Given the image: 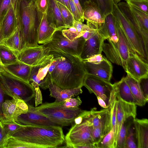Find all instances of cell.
Listing matches in <instances>:
<instances>
[{
  "instance_id": "6da1fadb",
  "label": "cell",
  "mask_w": 148,
  "mask_h": 148,
  "mask_svg": "<svg viewBox=\"0 0 148 148\" xmlns=\"http://www.w3.org/2000/svg\"><path fill=\"white\" fill-rule=\"evenodd\" d=\"M52 51L60 57L57 64L50 74L53 82L62 89L82 87L86 74L83 60L76 56Z\"/></svg>"
},
{
  "instance_id": "7a4b0ae2",
  "label": "cell",
  "mask_w": 148,
  "mask_h": 148,
  "mask_svg": "<svg viewBox=\"0 0 148 148\" xmlns=\"http://www.w3.org/2000/svg\"><path fill=\"white\" fill-rule=\"evenodd\" d=\"M30 144L33 148H56L64 141L59 125H24L12 136Z\"/></svg>"
},
{
  "instance_id": "3957f363",
  "label": "cell",
  "mask_w": 148,
  "mask_h": 148,
  "mask_svg": "<svg viewBox=\"0 0 148 148\" xmlns=\"http://www.w3.org/2000/svg\"><path fill=\"white\" fill-rule=\"evenodd\" d=\"M35 1L28 3L21 1L16 10L18 25L22 35L23 50L39 46L38 42L39 19Z\"/></svg>"
},
{
  "instance_id": "277c9868",
  "label": "cell",
  "mask_w": 148,
  "mask_h": 148,
  "mask_svg": "<svg viewBox=\"0 0 148 148\" xmlns=\"http://www.w3.org/2000/svg\"><path fill=\"white\" fill-rule=\"evenodd\" d=\"M27 105L33 111L46 117L56 125L63 126L72 124L84 110L79 107H65L62 102L45 103L35 107Z\"/></svg>"
},
{
  "instance_id": "5b68a950",
  "label": "cell",
  "mask_w": 148,
  "mask_h": 148,
  "mask_svg": "<svg viewBox=\"0 0 148 148\" xmlns=\"http://www.w3.org/2000/svg\"><path fill=\"white\" fill-rule=\"evenodd\" d=\"M115 27L118 38L117 42L115 43L108 41V43L104 42L102 46V51L112 62L121 66L125 70L126 62L130 53L134 51L123 30L116 20Z\"/></svg>"
},
{
  "instance_id": "8992f818",
  "label": "cell",
  "mask_w": 148,
  "mask_h": 148,
  "mask_svg": "<svg viewBox=\"0 0 148 148\" xmlns=\"http://www.w3.org/2000/svg\"><path fill=\"white\" fill-rule=\"evenodd\" d=\"M0 84L4 94L12 98L17 96L27 103L35 96L34 88L30 83L16 78L5 71L0 73Z\"/></svg>"
},
{
  "instance_id": "52a82bcc",
  "label": "cell",
  "mask_w": 148,
  "mask_h": 148,
  "mask_svg": "<svg viewBox=\"0 0 148 148\" xmlns=\"http://www.w3.org/2000/svg\"><path fill=\"white\" fill-rule=\"evenodd\" d=\"M112 13L123 30L133 51L142 59L147 62L140 38L115 3Z\"/></svg>"
},
{
  "instance_id": "ba28073f",
  "label": "cell",
  "mask_w": 148,
  "mask_h": 148,
  "mask_svg": "<svg viewBox=\"0 0 148 148\" xmlns=\"http://www.w3.org/2000/svg\"><path fill=\"white\" fill-rule=\"evenodd\" d=\"M83 86L90 93H94L101 98L105 102L107 107H110L115 98L113 84L98 77L86 74Z\"/></svg>"
},
{
  "instance_id": "9c48e42d",
  "label": "cell",
  "mask_w": 148,
  "mask_h": 148,
  "mask_svg": "<svg viewBox=\"0 0 148 148\" xmlns=\"http://www.w3.org/2000/svg\"><path fill=\"white\" fill-rule=\"evenodd\" d=\"M85 41L82 36L70 40L63 35L62 30H57L51 40L42 45L49 47L50 50L62 51L80 57Z\"/></svg>"
},
{
  "instance_id": "30bf717a",
  "label": "cell",
  "mask_w": 148,
  "mask_h": 148,
  "mask_svg": "<svg viewBox=\"0 0 148 148\" xmlns=\"http://www.w3.org/2000/svg\"><path fill=\"white\" fill-rule=\"evenodd\" d=\"M91 118L80 124H75L72 125L64 137L66 147L73 148L77 145L95 144L92 136Z\"/></svg>"
},
{
  "instance_id": "8fae6325",
  "label": "cell",
  "mask_w": 148,
  "mask_h": 148,
  "mask_svg": "<svg viewBox=\"0 0 148 148\" xmlns=\"http://www.w3.org/2000/svg\"><path fill=\"white\" fill-rule=\"evenodd\" d=\"M54 60V56L49 54L45 56L36 65L32 66L29 77V82L34 90H46L51 81L49 69Z\"/></svg>"
},
{
  "instance_id": "7c38bea8",
  "label": "cell",
  "mask_w": 148,
  "mask_h": 148,
  "mask_svg": "<svg viewBox=\"0 0 148 148\" xmlns=\"http://www.w3.org/2000/svg\"><path fill=\"white\" fill-rule=\"evenodd\" d=\"M127 74L138 81L148 77V64L135 52H131L127 60L125 70Z\"/></svg>"
},
{
  "instance_id": "4fadbf2b",
  "label": "cell",
  "mask_w": 148,
  "mask_h": 148,
  "mask_svg": "<svg viewBox=\"0 0 148 148\" xmlns=\"http://www.w3.org/2000/svg\"><path fill=\"white\" fill-rule=\"evenodd\" d=\"M117 6L130 23L134 28L142 41L146 57L148 59V31L146 30L130 9L129 5L120 2Z\"/></svg>"
},
{
  "instance_id": "5bb4252c",
  "label": "cell",
  "mask_w": 148,
  "mask_h": 148,
  "mask_svg": "<svg viewBox=\"0 0 148 148\" xmlns=\"http://www.w3.org/2000/svg\"><path fill=\"white\" fill-rule=\"evenodd\" d=\"M2 108L4 118L16 121L20 115L27 112L28 106L20 97L14 96L12 99L4 101Z\"/></svg>"
},
{
  "instance_id": "9a60e30c",
  "label": "cell",
  "mask_w": 148,
  "mask_h": 148,
  "mask_svg": "<svg viewBox=\"0 0 148 148\" xmlns=\"http://www.w3.org/2000/svg\"><path fill=\"white\" fill-rule=\"evenodd\" d=\"M83 61L86 74L110 82L112 76L113 66L111 63L105 57L103 56L101 60L97 62Z\"/></svg>"
},
{
  "instance_id": "2e32d148",
  "label": "cell",
  "mask_w": 148,
  "mask_h": 148,
  "mask_svg": "<svg viewBox=\"0 0 148 148\" xmlns=\"http://www.w3.org/2000/svg\"><path fill=\"white\" fill-rule=\"evenodd\" d=\"M84 18L87 25L95 30H98L104 22L105 17L94 3L91 1L85 2L82 6Z\"/></svg>"
},
{
  "instance_id": "e0dca14e",
  "label": "cell",
  "mask_w": 148,
  "mask_h": 148,
  "mask_svg": "<svg viewBox=\"0 0 148 148\" xmlns=\"http://www.w3.org/2000/svg\"><path fill=\"white\" fill-rule=\"evenodd\" d=\"M50 51L49 47L42 45L26 48L17 56L19 61L32 66L37 65Z\"/></svg>"
},
{
  "instance_id": "ac0fdd59",
  "label": "cell",
  "mask_w": 148,
  "mask_h": 148,
  "mask_svg": "<svg viewBox=\"0 0 148 148\" xmlns=\"http://www.w3.org/2000/svg\"><path fill=\"white\" fill-rule=\"evenodd\" d=\"M116 97L117 104L114 148H116L117 138L123 120L130 116L136 117V104L126 102Z\"/></svg>"
},
{
  "instance_id": "d6986e66",
  "label": "cell",
  "mask_w": 148,
  "mask_h": 148,
  "mask_svg": "<svg viewBox=\"0 0 148 148\" xmlns=\"http://www.w3.org/2000/svg\"><path fill=\"white\" fill-rule=\"evenodd\" d=\"M105 40L97 31L93 35L86 40L80 58L82 60H84L94 56L101 54L103 44Z\"/></svg>"
},
{
  "instance_id": "ffe728a7",
  "label": "cell",
  "mask_w": 148,
  "mask_h": 148,
  "mask_svg": "<svg viewBox=\"0 0 148 148\" xmlns=\"http://www.w3.org/2000/svg\"><path fill=\"white\" fill-rule=\"evenodd\" d=\"M15 6V5H12L0 21L1 41L11 36L18 26Z\"/></svg>"
},
{
  "instance_id": "44dd1931",
  "label": "cell",
  "mask_w": 148,
  "mask_h": 148,
  "mask_svg": "<svg viewBox=\"0 0 148 148\" xmlns=\"http://www.w3.org/2000/svg\"><path fill=\"white\" fill-rule=\"evenodd\" d=\"M38 12L39 19L38 42L44 44L51 40L54 33L58 30L55 26L48 23L47 13L41 14Z\"/></svg>"
},
{
  "instance_id": "7402d4cb",
  "label": "cell",
  "mask_w": 148,
  "mask_h": 148,
  "mask_svg": "<svg viewBox=\"0 0 148 148\" xmlns=\"http://www.w3.org/2000/svg\"><path fill=\"white\" fill-rule=\"evenodd\" d=\"M16 121L23 125H58L46 117L33 111L29 107L27 112L20 115Z\"/></svg>"
},
{
  "instance_id": "603a6c76",
  "label": "cell",
  "mask_w": 148,
  "mask_h": 148,
  "mask_svg": "<svg viewBox=\"0 0 148 148\" xmlns=\"http://www.w3.org/2000/svg\"><path fill=\"white\" fill-rule=\"evenodd\" d=\"M133 125L137 148H148V120L135 118Z\"/></svg>"
},
{
  "instance_id": "cb8c5ba5",
  "label": "cell",
  "mask_w": 148,
  "mask_h": 148,
  "mask_svg": "<svg viewBox=\"0 0 148 148\" xmlns=\"http://www.w3.org/2000/svg\"><path fill=\"white\" fill-rule=\"evenodd\" d=\"M82 87L62 89L57 86L51 81L48 85L50 91V96L55 99V101L61 102L72 97L76 96L82 92Z\"/></svg>"
},
{
  "instance_id": "d4e9b609",
  "label": "cell",
  "mask_w": 148,
  "mask_h": 148,
  "mask_svg": "<svg viewBox=\"0 0 148 148\" xmlns=\"http://www.w3.org/2000/svg\"><path fill=\"white\" fill-rule=\"evenodd\" d=\"M116 19L112 13L105 17L104 22L98 30V33L108 41L117 42L118 38L115 27Z\"/></svg>"
},
{
  "instance_id": "484cf974",
  "label": "cell",
  "mask_w": 148,
  "mask_h": 148,
  "mask_svg": "<svg viewBox=\"0 0 148 148\" xmlns=\"http://www.w3.org/2000/svg\"><path fill=\"white\" fill-rule=\"evenodd\" d=\"M46 16L49 23L55 26L58 30L67 29L64 23L56 0H49Z\"/></svg>"
},
{
  "instance_id": "4316f807",
  "label": "cell",
  "mask_w": 148,
  "mask_h": 148,
  "mask_svg": "<svg viewBox=\"0 0 148 148\" xmlns=\"http://www.w3.org/2000/svg\"><path fill=\"white\" fill-rule=\"evenodd\" d=\"M5 71L12 76L28 83L32 66L19 61L4 66Z\"/></svg>"
},
{
  "instance_id": "83f0119b",
  "label": "cell",
  "mask_w": 148,
  "mask_h": 148,
  "mask_svg": "<svg viewBox=\"0 0 148 148\" xmlns=\"http://www.w3.org/2000/svg\"><path fill=\"white\" fill-rule=\"evenodd\" d=\"M116 97L126 102L137 105L136 102L127 83L125 77L113 84Z\"/></svg>"
},
{
  "instance_id": "f1b7e54d",
  "label": "cell",
  "mask_w": 148,
  "mask_h": 148,
  "mask_svg": "<svg viewBox=\"0 0 148 148\" xmlns=\"http://www.w3.org/2000/svg\"><path fill=\"white\" fill-rule=\"evenodd\" d=\"M13 51L17 56L23 49L22 35L18 26L14 33L8 38L3 40L0 43Z\"/></svg>"
},
{
  "instance_id": "f546056e",
  "label": "cell",
  "mask_w": 148,
  "mask_h": 148,
  "mask_svg": "<svg viewBox=\"0 0 148 148\" xmlns=\"http://www.w3.org/2000/svg\"><path fill=\"white\" fill-rule=\"evenodd\" d=\"M91 122L93 128L100 125L109 126L112 127L110 106L100 111H97L95 108L91 118Z\"/></svg>"
},
{
  "instance_id": "4dcf8cb0",
  "label": "cell",
  "mask_w": 148,
  "mask_h": 148,
  "mask_svg": "<svg viewBox=\"0 0 148 148\" xmlns=\"http://www.w3.org/2000/svg\"><path fill=\"white\" fill-rule=\"evenodd\" d=\"M137 105L143 106L148 101V99L144 97L141 90L138 81L130 76L128 74L125 77Z\"/></svg>"
},
{
  "instance_id": "1f68e13d",
  "label": "cell",
  "mask_w": 148,
  "mask_h": 148,
  "mask_svg": "<svg viewBox=\"0 0 148 148\" xmlns=\"http://www.w3.org/2000/svg\"><path fill=\"white\" fill-rule=\"evenodd\" d=\"M135 118L134 116H130L123 121L117 138L116 148H125L126 138L129 129Z\"/></svg>"
},
{
  "instance_id": "d6a6232c",
  "label": "cell",
  "mask_w": 148,
  "mask_h": 148,
  "mask_svg": "<svg viewBox=\"0 0 148 148\" xmlns=\"http://www.w3.org/2000/svg\"><path fill=\"white\" fill-rule=\"evenodd\" d=\"M0 61L5 66L14 63L18 60L13 51L5 46L0 45Z\"/></svg>"
},
{
  "instance_id": "836d02e7",
  "label": "cell",
  "mask_w": 148,
  "mask_h": 148,
  "mask_svg": "<svg viewBox=\"0 0 148 148\" xmlns=\"http://www.w3.org/2000/svg\"><path fill=\"white\" fill-rule=\"evenodd\" d=\"M82 6L84 3L90 1L95 3L98 6L103 15L105 17L112 13L113 8L114 2L113 0H79Z\"/></svg>"
},
{
  "instance_id": "e575fe53",
  "label": "cell",
  "mask_w": 148,
  "mask_h": 148,
  "mask_svg": "<svg viewBox=\"0 0 148 148\" xmlns=\"http://www.w3.org/2000/svg\"><path fill=\"white\" fill-rule=\"evenodd\" d=\"M116 126H114L110 131L97 144V148H114Z\"/></svg>"
},
{
  "instance_id": "d590c367",
  "label": "cell",
  "mask_w": 148,
  "mask_h": 148,
  "mask_svg": "<svg viewBox=\"0 0 148 148\" xmlns=\"http://www.w3.org/2000/svg\"><path fill=\"white\" fill-rule=\"evenodd\" d=\"M0 121L2 123L4 131L9 137L12 136L17 130L24 126L16 121L4 118Z\"/></svg>"
},
{
  "instance_id": "8d00e7d4",
  "label": "cell",
  "mask_w": 148,
  "mask_h": 148,
  "mask_svg": "<svg viewBox=\"0 0 148 148\" xmlns=\"http://www.w3.org/2000/svg\"><path fill=\"white\" fill-rule=\"evenodd\" d=\"M111 129V126L106 125H100L92 127V136L94 143H98Z\"/></svg>"
},
{
  "instance_id": "74e56055",
  "label": "cell",
  "mask_w": 148,
  "mask_h": 148,
  "mask_svg": "<svg viewBox=\"0 0 148 148\" xmlns=\"http://www.w3.org/2000/svg\"><path fill=\"white\" fill-rule=\"evenodd\" d=\"M57 3L60 10L64 23L67 28L72 26L74 18L72 13L68 8L59 2Z\"/></svg>"
},
{
  "instance_id": "f35d334b",
  "label": "cell",
  "mask_w": 148,
  "mask_h": 148,
  "mask_svg": "<svg viewBox=\"0 0 148 148\" xmlns=\"http://www.w3.org/2000/svg\"><path fill=\"white\" fill-rule=\"evenodd\" d=\"M129 5L132 12L145 29L148 31V14L132 5Z\"/></svg>"
},
{
  "instance_id": "ab89813d",
  "label": "cell",
  "mask_w": 148,
  "mask_h": 148,
  "mask_svg": "<svg viewBox=\"0 0 148 148\" xmlns=\"http://www.w3.org/2000/svg\"><path fill=\"white\" fill-rule=\"evenodd\" d=\"M137 148L133 123L130 127L126 137L125 148Z\"/></svg>"
},
{
  "instance_id": "60d3db41",
  "label": "cell",
  "mask_w": 148,
  "mask_h": 148,
  "mask_svg": "<svg viewBox=\"0 0 148 148\" xmlns=\"http://www.w3.org/2000/svg\"><path fill=\"white\" fill-rule=\"evenodd\" d=\"M63 35L70 40L73 41L82 36L84 33L78 32L74 27L62 30Z\"/></svg>"
},
{
  "instance_id": "b9f144b4",
  "label": "cell",
  "mask_w": 148,
  "mask_h": 148,
  "mask_svg": "<svg viewBox=\"0 0 148 148\" xmlns=\"http://www.w3.org/2000/svg\"><path fill=\"white\" fill-rule=\"evenodd\" d=\"M130 5H132L148 14V0H136L126 1Z\"/></svg>"
},
{
  "instance_id": "7bdbcfd3",
  "label": "cell",
  "mask_w": 148,
  "mask_h": 148,
  "mask_svg": "<svg viewBox=\"0 0 148 148\" xmlns=\"http://www.w3.org/2000/svg\"><path fill=\"white\" fill-rule=\"evenodd\" d=\"M82 101L79 96L76 98L70 97L62 101L63 106L67 108L78 107L82 103Z\"/></svg>"
},
{
  "instance_id": "ee69618b",
  "label": "cell",
  "mask_w": 148,
  "mask_h": 148,
  "mask_svg": "<svg viewBox=\"0 0 148 148\" xmlns=\"http://www.w3.org/2000/svg\"><path fill=\"white\" fill-rule=\"evenodd\" d=\"M13 0H3L0 10V21L12 5H16Z\"/></svg>"
},
{
  "instance_id": "f6af8a7d",
  "label": "cell",
  "mask_w": 148,
  "mask_h": 148,
  "mask_svg": "<svg viewBox=\"0 0 148 148\" xmlns=\"http://www.w3.org/2000/svg\"><path fill=\"white\" fill-rule=\"evenodd\" d=\"M35 5L38 12L41 14L47 13L49 0H35Z\"/></svg>"
},
{
  "instance_id": "bcb514c9",
  "label": "cell",
  "mask_w": 148,
  "mask_h": 148,
  "mask_svg": "<svg viewBox=\"0 0 148 148\" xmlns=\"http://www.w3.org/2000/svg\"><path fill=\"white\" fill-rule=\"evenodd\" d=\"M138 82L144 97L148 100V77L142 78Z\"/></svg>"
},
{
  "instance_id": "7dc6e473",
  "label": "cell",
  "mask_w": 148,
  "mask_h": 148,
  "mask_svg": "<svg viewBox=\"0 0 148 148\" xmlns=\"http://www.w3.org/2000/svg\"><path fill=\"white\" fill-rule=\"evenodd\" d=\"M72 26L75 28L78 32L83 33H85L91 29L87 24H84L81 22L75 21L74 19L73 21Z\"/></svg>"
},
{
  "instance_id": "c3c4849f",
  "label": "cell",
  "mask_w": 148,
  "mask_h": 148,
  "mask_svg": "<svg viewBox=\"0 0 148 148\" xmlns=\"http://www.w3.org/2000/svg\"><path fill=\"white\" fill-rule=\"evenodd\" d=\"M9 138L4 131L1 125L0 127V148H3L4 145Z\"/></svg>"
},
{
  "instance_id": "681fc988",
  "label": "cell",
  "mask_w": 148,
  "mask_h": 148,
  "mask_svg": "<svg viewBox=\"0 0 148 148\" xmlns=\"http://www.w3.org/2000/svg\"><path fill=\"white\" fill-rule=\"evenodd\" d=\"M4 95L0 84V121L4 118L2 107V104L4 101Z\"/></svg>"
},
{
  "instance_id": "f907efd6",
  "label": "cell",
  "mask_w": 148,
  "mask_h": 148,
  "mask_svg": "<svg viewBox=\"0 0 148 148\" xmlns=\"http://www.w3.org/2000/svg\"><path fill=\"white\" fill-rule=\"evenodd\" d=\"M79 14L82 19L84 20L83 16V10L79 0H73Z\"/></svg>"
},
{
  "instance_id": "816d5d0a",
  "label": "cell",
  "mask_w": 148,
  "mask_h": 148,
  "mask_svg": "<svg viewBox=\"0 0 148 148\" xmlns=\"http://www.w3.org/2000/svg\"><path fill=\"white\" fill-rule=\"evenodd\" d=\"M103 56L101 54L94 56L88 59L83 60L90 62H97L101 60L103 58Z\"/></svg>"
},
{
  "instance_id": "f5cc1de1",
  "label": "cell",
  "mask_w": 148,
  "mask_h": 148,
  "mask_svg": "<svg viewBox=\"0 0 148 148\" xmlns=\"http://www.w3.org/2000/svg\"><path fill=\"white\" fill-rule=\"evenodd\" d=\"M66 7L69 11L71 12L69 5V0H56ZM72 13V12H71Z\"/></svg>"
},
{
  "instance_id": "db71d44e",
  "label": "cell",
  "mask_w": 148,
  "mask_h": 148,
  "mask_svg": "<svg viewBox=\"0 0 148 148\" xmlns=\"http://www.w3.org/2000/svg\"><path fill=\"white\" fill-rule=\"evenodd\" d=\"M98 102L99 105L104 108H108L104 101L100 97H97Z\"/></svg>"
},
{
  "instance_id": "11a10c76",
  "label": "cell",
  "mask_w": 148,
  "mask_h": 148,
  "mask_svg": "<svg viewBox=\"0 0 148 148\" xmlns=\"http://www.w3.org/2000/svg\"><path fill=\"white\" fill-rule=\"evenodd\" d=\"M13 1L16 4H17V3L22 1L29 3L33 1H35V0H13Z\"/></svg>"
},
{
  "instance_id": "9f6ffc18",
  "label": "cell",
  "mask_w": 148,
  "mask_h": 148,
  "mask_svg": "<svg viewBox=\"0 0 148 148\" xmlns=\"http://www.w3.org/2000/svg\"><path fill=\"white\" fill-rule=\"evenodd\" d=\"M5 71L4 66L1 63L0 61V73L1 72H4Z\"/></svg>"
},
{
  "instance_id": "6f0895ef",
  "label": "cell",
  "mask_w": 148,
  "mask_h": 148,
  "mask_svg": "<svg viewBox=\"0 0 148 148\" xmlns=\"http://www.w3.org/2000/svg\"><path fill=\"white\" fill-rule=\"evenodd\" d=\"M121 0H113L114 3L116 4L120 2Z\"/></svg>"
},
{
  "instance_id": "680465c9",
  "label": "cell",
  "mask_w": 148,
  "mask_h": 148,
  "mask_svg": "<svg viewBox=\"0 0 148 148\" xmlns=\"http://www.w3.org/2000/svg\"><path fill=\"white\" fill-rule=\"evenodd\" d=\"M3 0H0V10L1 8V5Z\"/></svg>"
},
{
  "instance_id": "91938a15",
  "label": "cell",
  "mask_w": 148,
  "mask_h": 148,
  "mask_svg": "<svg viewBox=\"0 0 148 148\" xmlns=\"http://www.w3.org/2000/svg\"><path fill=\"white\" fill-rule=\"evenodd\" d=\"M2 125V123L0 121V127Z\"/></svg>"
},
{
  "instance_id": "94428289",
  "label": "cell",
  "mask_w": 148,
  "mask_h": 148,
  "mask_svg": "<svg viewBox=\"0 0 148 148\" xmlns=\"http://www.w3.org/2000/svg\"><path fill=\"white\" fill-rule=\"evenodd\" d=\"M126 1H131V0H125Z\"/></svg>"
},
{
  "instance_id": "6125c7cd",
  "label": "cell",
  "mask_w": 148,
  "mask_h": 148,
  "mask_svg": "<svg viewBox=\"0 0 148 148\" xmlns=\"http://www.w3.org/2000/svg\"></svg>"
}]
</instances>
